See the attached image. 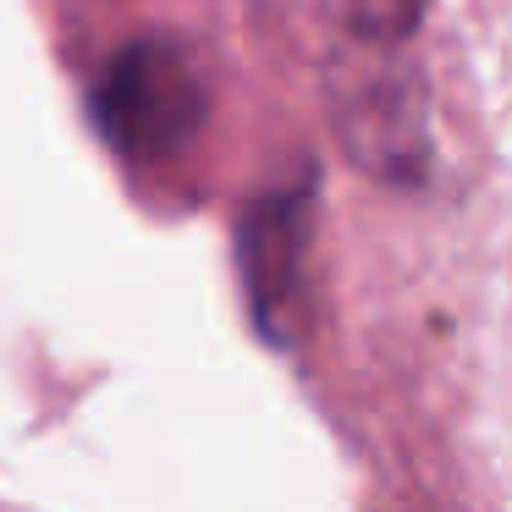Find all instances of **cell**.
Returning a JSON list of instances; mask_svg holds the SVG:
<instances>
[{"label": "cell", "instance_id": "6da1fadb", "mask_svg": "<svg viewBox=\"0 0 512 512\" xmlns=\"http://www.w3.org/2000/svg\"><path fill=\"white\" fill-rule=\"evenodd\" d=\"M210 94L177 39H127L94 78V127L133 166H166L204 133Z\"/></svg>", "mask_w": 512, "mask_h": 512}, {"label": "cell", "instance_id": "7a4b0ae2", "mask_svg": "<svg viewBox=\"0 0 512 512\" xmlns=\"http://www.w3.org/2000/svg\"><path fill=\"white\" fill-rule=\"evenodd\" d=\"M331 122L369 177L419 182L430 171L424 83L402 45L347 39V50L331 61Z\"/></svg>", "mask_w": 512, "mask_h": 512}, {"label": "cell", "instance_id": "3957f363", "mask_svg": "<svg viewBox=\"0 0 512 512\" xmlns=\"http://www.w3.org/2000/svg\"><path fill=\"white\" fill-rule=\"evenodd\" d=\"M303 243H309V193H270L254 210H243L237 226V259L243 287L254 303V320L270 342H292V309L303 287Z\"/></svg>", "mask_w": 512, "mask_h": 512}, {"label": "cell", "instance_id": "277c9868", "mask_svg": "<svg viewBox=\"0 0 512 512\" xmlns=\"http://www.w3.org/2000/svg\"><path fill=\"white\" fill-rule=\"evenodd\" d=\"M424 6L430 0H325L342 39H364V45H408L424 23Z\"/></svg>", "mask_w": 512, "mask_h": 512}]
</instances>
